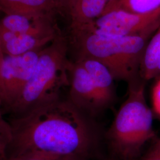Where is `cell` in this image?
I'll list each match as a JSON object with an SVG mask.
<instances>
[{
	"label": "cell",
	"mask_w": 160,
	"mask_h": 160,
	"mask_svg": "<svg viewBox=\"0 0 160 160\" xmlns=\"http://www.w3.org/2000/svg\"><path fill=\"white\" fill-rule=\"evenodd\" d=\"M159 9L160 0H113L109 3L103 14L116 10L147 14Z\"/></svg>",
	"instance_id": "obj_14"
},
{
	"label": "cell",
	"mask_w": 160,
	"mask_h": 160,
	"mask_svg": "<svg viewBox=\"0 0 160 160\" xmlns=\"http://www.w3.org/2000/svg\"><path fill=\"white\" fill-rule=\"evenodd\" d=\"M56 36H39L16 34L12 39L1 46L6 55L17 56L29 52L40 50L48 45Z\"/></svg>",
	"instance_id": "obj_13"
},
{
	"label": "cell",
	"mask_w": 160,
	"mask_h": 160,
	"mask_svg": "<svg viewBox=\"0 0 160 160\" xmlns=\"http://www.w3.org/2000/svg\"><path fill=\"white\" fill-rule=\"evenodd\" d=\"M0 25L4 28L20 34L39 36H56L57 29L49 15H6Z\"/></svg>",
	"instance_id": "obj_8"
},
{
	"label": "cell",
	"mask_w": 160,
	"mask_h": 160,
	"mask_svg": "<svg viewBox=\"0 0 160 160\" xmlns=\"http://www.w3.org/2000/svg\"><path fill=\"white\" fill-rule=\"evenodd\" d=\"M7 156L30 152L84 160L92 153V135L81 112L59 100L15 116Z\"/></svg>",
	"instance_id": "obj_1"
},
{
	"label": "cell",
	"mask_w": 160,
	"mask_h": 160,
	"mask_svg": "<svg viewBox=\"0 0 160 160\" xmlns=\"http://www.w3.org/2000/svg\"><path fill=\"white\" fill-rule=\"evenodd\" d=\"M41 50L17 56L5 55L0 72V96L7 108L16 102L29 82Z\"/></svg>",
	"instance_id": "obj_6"
},
{
	"label": "cell",
	"mask_w": 160,
	"mask_h": 160,
	"mask_svg": "<svg viewBox=\"0 0 160 160\" xmlns=\"http://www.w3.org/2000/svg\"><path fill=\"white\" fill-rule=\"evenodd\" d=\"M68 49L67 39L60 33L43 48L29 82L8 109L17 116L59 100L60 92L70 84Z\"/></svg>",
	"instance_id": "obj_2"
},
{
	"label": "cell",
	"mask_w": 160,
	"mask_h": 160,
	"mask_svg": "<svg viewBox=\"0 0 160 160\" xmlns=\"http://www.w3.org/2000/svg\"><path fill=\"white\" fill-rule=\"evenodd\" d=\"M155 31L132 36H112L83 32L73 37L78 48V56L96 59L108 68L114 79L129 83L140 77L143 52Z\"/></svg>",
	"instance_id": "obj_4"
},
{
	"label": "cell",
	"mask_w": 160,
	"mask_h": 160,
	"mask_svg": "<svg viewBox=\"0 0 160 160\" xmlns=\"http://www.w3.org/2000/svg\"><path fill=\"white\" fill-rule=\"evenodd\" d=\"M152 100L155 112L160 117V77L153 87Z\"/></svg>",
	"instance_id": "obj_18"
},
{
	"label": "cell",
	"mask_w": 160,
	"mask_h": 160,
	"mask_svg": "<svg viewBox=\"0 0 160 160\" xmlns=\"http://www.w3.org/2000/svg\"><path fill=\"white\" fill-rule=\"evenodd\" d=\"M138 80L129 82L128 97L107 133L114 157L135 160L143 146L155 139L153 114L146 102L145 86Z\"/></svg>",
	"instance_id": "obj_3"
},
{
	"label": "cell",
	"mask_w": 160,
	"mask_h": 160,
	"mask_svg": "<svg viewBox=\"0 0 160 160\" xmlns=\"http://www.w3.org/2000/svg\"><path fill=\"white\" fill-rule=\"evenodd\" d=\"M4 103L0 96V160H4L12 140V126L10 122L6 120L2 114Z\"/></svg>",
	"instance_id": "obj_15"
},
{
	"label": "cell",
	"mask_w": 160,
	"mask_h": 160,
	"mask_svg": "<svg viewBox=\"0 0 160 160\" xmlns=\"http://www.w3.org/2000/svg\"><path fill=\"white\" fill-rule=\"evenodd\" d=\"M80 62L90 75L95 86L103 109L110 104L114 99V78L108 68L92 58L78 56Z\"/></svg>",
	"instance_id": "obj_10"
},
{
	"label": "cell",
	"mask_w": 160,
	"mask_h": 160,
	"mask_svg": "<svg viewBox=\"0 0 160 160\" xmlns=\"http://www.w3.org/2000/svg\"><path fill=\"white\" fill-rule=\"evenodd\" d=\"M57 12L66 14L69 0H51Z\"/></svg>",
	"instance_id": "obj_19"
},
{
	"label": "cell",
	"mask_w": 160,
	"mask_h": 160,
	"mask_svg": "<svg viewBox=\"0 0 160 160\" xmlns=\"http://www.w3.org/2000/svg\"><path fill=\"white\" fill-rule=\"evenodd\" d=\"M139 76L143 80L160 77V24L150 38L143 52Z\"/></svg>",
	"instance_id": "obj_12"
},
{
	"label": "cell",
	"mask_w": 160,
	"mask_h": 160,
	"mask_svg": "<svg viewBox=\"0 0 160 160\" xmlns=\"http://www.w3.org/2000/svg\"><path fill=\"white\" fill-rule=\"evenodd\" d=\"M4 160H81L71 157H64L39 152H30L8 156Z\"/></svg>",
	"instance_id": "obj_16"
},
{
	"label": "cell",
	"mask_w": 160,
	"mask_h": 160,
	"mask_svg": "<svg viewBox=\"0 0 160 160\" xmlns=\"http://www.w3.org/2000/svg\"><path fill=\"white\" fill-rule=\"evenodd\" d=\"M139 160H160V137L154 139L147 152Z\"/></svg>",
	"instance_id": "obj_17"
},
{
	"label": "cell",
	"mask_w": 160,
	"mask_h": 160,
	"mask_svg": "<svg viewBox=\"0 0 160 160\" xmlns=\"http://www.w3.org/2000/svg\"><path fill=\"white\" fill-rule=\"evenodd\" d=\"M113 0H69L66 14L70 20L73 36L103 15L106 7Z\"/></svg>",
	"instance_id": "obj_9"
},
{
	"label": "cell",
	"mask_w": 160,
	"mask_h": 160,
	"mask_svg": "<svg viewBox=\"0 0 160 160\" xmlns=\"http://www.w3.org/2000/svg\"><path fill=\"white\" fill-rule=\"evenodd\" d=\"M0 11L6 15H49L56 12L51 0H0Z\"/></svg>",
	"instance_id": "obj_11"
},
{
	"label": "cell",
	"mask_w": 160,
	"mask_h": 160,
	"mask_svg": "<svg viewBox=\"0 0 160 160\" xmlns=\"http://www.w3.org/2000/svg\"><path fill=\"white\" fill-rule=\"evenodd\" d=\"M109 160H122L119 159V158H116V157H112V158H110Z\"/></svg>",
	"instance_id": "obj_20"
},
{
	"label": "cell",
	"mask_w": 160,
	"mask_h": 160,
	"mask_svg": "<svg viewBox=\"0 0 160 160\" xmlns=\"http://www.w3.org/2000/svg\"><path fill=\"white\" fill-rule=\"evenodd\" d=\"M160 24V9L147 14L116 10L103 14L80 33L90 32L112 36H132L155 31Z\"/></svg>",
	"instance_id": "obj_5"
},
{
	"label": "cell",
	"mask_w": 160,
	"mask_h": 160,
	"mask_svg": "<svg viewBox=\"0 0 160 160\" xmlns=\"http://www.w3.org/2000/svg\"><path fill=\"white\" fill-rule=\"evenodd\" d=\"M69 102L80 112L96 113L103 108L97 90L86 69L78 61L70 62Z\"/></svg>",
	"instance_id": "obj_7"
}]
</instances>
